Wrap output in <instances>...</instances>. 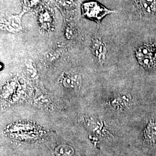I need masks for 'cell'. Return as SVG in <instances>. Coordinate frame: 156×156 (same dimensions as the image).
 Instances as JSON below:
<instances>
[{"mask_svg": "<svg viewBox=\"0 0 156 156\" xmlns=\"http://www.w3.org/2000/svg\"><path fill=\"white\" fill-rule=\"evenodd\" d=\"M38 19L41 27L49 30L53 24V13L48 6H42L38 12Z\"/></svg>", "mask_w": 156, "mask_h": 156, "instance_id": "52a82bcc", "label": "cell"}, {"mask_svg": "<svg viewBox=\"0 0 156 156\" xmlns=\"http://www.w3.org/2000/svg\"><path fill=\"white\" fill-rule=\"evenodd\" d=\"M82 11L84 17L98 24H100L102 19L105 16L114 12L95 1L83 3L82 5Z\"/></svg>", "mask_w": 156, "mask_h": 156, "instance_id": "7a4b0ae2", "label": "cell"}, {"mask_svg": "<svg viewBox=\"0 0 156 156\" xmlns=\"http://www.w3.org/2000/svg\"><path fill=\"white\" fill-rule=\"evenodd\" d=\"M138 5L146 15H152L156 12V0H138Z\"/></svg>", "mask_w": 156, "mask_h": 156, "instance_id": "9c48e42d", "label": "cell"}, {"mask_svg": "<svg viewBox=\"0 0 156 156\" xmlns=\"http://www.w3.org/2000/svg\"><path fill=\"white\" fill-rule=\"evenodd\" d=\"M108 104L117 111H127L134 107V102L133 97L130 94H116L111 98Z\"/></svg>", "mask_w": 156, "mask_h": 156, "instance_id": "5b68a950", "label": "cell"}, {"mask_svg": "<svg viewBox=\"0 0 156 156\" xmlns=\"http://www.w3.org/2000/svg\"><path fill=\"white\" fill-rule=\"evenodd\" d=\"M138 119L136 148L140 154L150 156L156 151V113H146Z\"/></svg>", "mask_w": 156, "mask_h": 156, "instance_id": "6da1fadb", "label": "cell"}, {"mask_svg": "<svg viewBox=\"0 0 156 156\" xmlns=\"http://www.w3.org/2000/svg\"><path fill=\"white\" fill-rule=\"evenodd\" d=\"M91 50L94 56L101 64H103L106 59V44L102 39L98 37H93L91 40Z\"/></svg>", "mask_w": 156, "mask_h": 156, "instance_id": "8992f818", "label": "cell"}, {"mask_svg": "<svg viewBox=\"0 0 156 156\" xmlns=\"http://www.w3.org/2000/svg\"><path fill=\"white\" fill-rule=\"evenodd\" d=\"M23 4V11L26 12L37 5L41 0H22Z\"/></svg>", "mask_w": 156, "mask_h": 156, "instance_id": "30bf717a", "label": "cell"}, {"mask_svg": "<svg viewBox=\"0 0 156 156\" xmlns=\"http://www.w3.org/2000/svg\"><path fill=\"white\" fill-rule=\"evenodd\" d=\"M61 82L64 86L68 88H77L82 84V78L78 75L63 74Z\"/></svg>", "mask_w": 156, "mask_h": 156, "instance_id": "ba28073f", "label": "cell"}, {"mask_svg": "<svg viewBox=\"0 0 156 156\" xmlns=\"http://www.w3.org/2000/svg\"><path fill=\"white\" fill-rule=\"evenodd\" d=\"M136 57L141 66L147 69L156 67V45L144 44L136 51Z\"/></svg>", "mask_w": 156, "mask_h": 156, "instance_id": "3957f363", "label": "cell"}, {"mask_svg": "<svg viewBox=\"0 0 156 156\" xmlns=\"http://www.w3.org/2000/svg\"><path fill=\"white\" fill-rule=\"evenodd\" d=\"M25 12L22 11L19 15H7L1 19V28L10 33H16L23 30L22 26V18Z\"/></svg>", "mask_w": 156, "mask_h": 156, "instance_id": "277c9868", "label": "cell"}, {"mask_svg": "<svg viewBox=\"0 0 156 156\" xmlns=\"http://www.w3.org/2000/svg\"><path fill=\"white\" fill-rule=\"evenodd\" d=\"M150 156H156V151Z\"/></svg>", "mask_w": 156, "mask_h": 156, "instance_id": "8fae6325", "label": "cell"}]
</instances>
